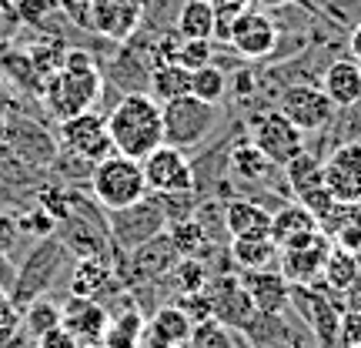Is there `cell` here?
Returning a JSON list of instances; mask_svg holds the SVG:
<instances>
[{
    "label": "cell",
    "instance_id": "cell-18",
    "mask_svg": "<svg viewBox=\"0 0 361 348\" xmlns=\"http://www.w3.org/2000/svg\"><path fill=\"white\" fill-rule=\"evenodd\" d=\"M241 282H245V292L258 315H281L291 305V284L284 282L281 271H271V268L245 271Z\"/></svg>",
    "mask_w": 361,
    "mask_h": 348
},
{
    "label": "cell",
    "instance_id": "cell-8",
    "mask_svg": "<svg viewBox=\"0 0 361 348\" xmlns=\"http://www.w3.org/2000/svg\"><path fill=\"white\" fill-rule=\"evenodd\" d=\"M57 141H61V151H71V155L84 157L90 164L114 155V141L107 134V121L101 114H94V111H84V114L61 121Z\"/></svg>",
    "mask_w": 361,
    "mask_h": 348
},
{
    "label": "cell",
    "instance_id": "cell-34",
    "mask_svg": "<svg viewBox=\"0 0 361 348\" xmlns=\"http://www.w3.org/2000/svg\"><path fill=\"white\" fill-rule=\"evenodd\" d=\"M168 278L174 282V288H180V295H197V292H204V284L211 275H207V268L197 258H180L178 265L171 268Z\"/></svg>",
    "mask_w": 361,
    "mask_h": 348
},
{
    "label": "cell",
    "instance_id": "cell-31",
    "mask_svg": "<svg viewBox=\"0 0 361 348\" xmlns=\"http://www.w3.org/2000/svg\"><path fill=\"white\" fill-rule=\"evenodd\" d=\"M231 171L241 181H247V184H258V181H268L271 178L274 164H271L268 157L261 155L251 141H245V144H238V148L231 151Z\"/></svg>",
    "mask_w": 361,
    "mask_h": 348
},
{
    "label": "cell",
    "instance_id": "cell-36",
    "mask_svg": "<svg viewBox=\"0 0 361 348\" xmlns=\"http://www.w3.org/2000/svg\"><path fill=\"white\" fill-rule=\"evenodd\" d=\"M188 342L191 348H231V328L214 318H204V322H194Z\"/></svg>",
    "mask_w": 361,
    "mask_h": 348
},
{
    "label": "cell",
    "instance_id": "cell-38",
    "mask_svg": "<svg viewBox=\"0 0 361 348\" xmlns=\"http://www.w3.org/2000/svg\"><path fill=\"white\" fill-rule=\"evenodd\" d=\"M13 218H17L20 234L34 238V241H40V238H51V234L57 232V221H54V215H47L44 208H34V211H24V215H13Z\"/></svg>",
    "mask_w": 361,
    "mask_h": 348
},
{
    "label": "cell",
    "instance_id": "cell-44",
    "mask_svg": "<svg viewBox=\"0 0 361 348\" xmlns=\"http://www.w3.org/2000/svg\"><path fill=\"white\" fill-rule=\"evenodd\" d=\"M348 51H351V61L361 67V24L351 30V37H348Z\"/></svg>",
    "mask_w": 361,
    "mask_h": 348
},
{
    "label": "cell",
    "instance_id": "cell-12",
    "mask_svg": "<svg viewBox=\"0 0 361 348\" xmlns=\"http://www.w3.org/2000/svg\"><path fill=\"white\" fill-rule=\"evenodd\" d=\"M151 194H188L194 191V168L180 148L161 144L141 161Z\"/></svg>",
    "mask_w": 361,
    "mask_h": 348
},
{
    "label": "cell",
    "instance_id": "cell-40",
    "mask_svg": "<svg viewBox=\"0 0 361 348\" xmlns=\"http://www.w3.org/2000/svg\"><path fill=\"white\" fill-rule=\"evenodd\" d=\"M207 4L214 7V17H218V34L214 37H224V27L231 24L241 11L251 7V0H207Z\"/></svg>",
    "mask_w": 361,
    "mask_h": 348
},
{
    "label": "cell",
    "instance_id": "cell-16",
    "mask_svg": "<svg viewBox=\"0 0 361 348\" xmlns=\"http://www.w3.org/2000/svg\"><path fill=\"white\" fill-rule=\"evenodd\" d=\"M107 318H111V311L94 298L71 295L61 305V325L78 338L80 345H101L104 332H107Z\"/></svg>",
    "mask_w": 361,
    "mask_h": 348
},
{
    "label": "cell",
    "instance_id": "cell-30",
    "mask_svg": "<svg viewBox=\"0 0 361 348\" xmlns=\"http://www.w3.org/2000/svg\"><path fill=\"white\" fill-rule=\"evenodd\" d=\"M20 311H24V315H20V328H24L30 338H40L44 332H51V328H57V325H61V305H57V301H51L47 295L27 301Z\"/></svg>",
    "mask_w": 361,
    "mask_h": 348
},
{
    "label": "cell",
    "instance_id": "cell-32",
    "mask_svg": "<svg viewBox=\"0 0 361 348\" xmlns=\"http://www.w3.org/2000/svg\"><path fill=\"white\" fill-rule=\"evenodd\" d=\"M191 94L197 101L218 107V104L224 101V94H228V78H224V71H218L214 64L201 67V71H191Z\"/></svg>",
    "mask_w": 361,
    "mask_h": 348
},
{
    "label": "cell",
    "instance_id": "cell-39",
    "mask_svg": "<svg viewBox=\"0 0 361 348\" xmlns=\"http://www.w3.org/2000/svg\"><path fill=\"white\" fill-rule=\"evenodd\" d=\"M361 345V308H345L341 325H338L335 348H358Z\"/></svg>",
    "mask_w": 361,
    "mask_h": 348
},
{
    "label": "cell",
    "instance_id": "cell-17",
    "mask_svg": "<svg viewBox=\"0 0 361 348\" xmlns=\"http://www.w3.org/2000/svg\"><path fill=\"white\" fill-rule=\"evenodd\" d=\"M331 238L324 232H318L308 245L301 248H284L278 255V265H281V275L288 284H314V278H322L324 258L331 251Z\"/></svg>",
    "mask_w": 361,
    "mask_h": 348
},
{
    "label": "cell",
    "instance_id": "cell-13",
    "mask_svg": "<svg viewBox=\"0 0 361 348\" xmlns=\"http://www.w3.org/2000/svg\"><path fill=\"white\" fill-rule=\"evenodd\" d=\"M180 261V251L171 241L168 228L161 234H154L151 241H144L141 248H134L124 255V268L117 271L121 282L128 284H141V282H154V278H168L171 268Z\"/></svg>",
    "mask_w": 361,
    "mask_h": 348
},
{
    "label": "cell",
    "instance_id": "cell-45",
    "mask_svg": "<svg viewBox=\"0 0 361 348\" xmlns=\"http://www.w3.org/2000/svg\"><path fill=\"white\" fill-rule=\"evenodd\" d=\"M261 7H284V4H295V0H258Z\"/></svg>",
    "mask_w": 361,
    "mask_h": 348
},
{
    "label": "cell",
    "instance_id": "cell-5",
    "mask_svg": "<svg viewBox=\"0 0 361 348\" xmlns=\"http://www.w3.org/2000/svg\"><path fill=\"white\" fill-rule=\"evenodd\" d=\"M168 228V211L161 198L144 194L141 201H134L128 208H117L107 215V234H111V245L114 251L128 255L134 248H141L144 241H151L154 234H161Z\"/></svg>",
    "mask_w": 361,
    "mask_h": 348
},
{
    "label": "cell",
    "instance_id": "cell-1",
    "mask_svg": "<svg viewBox=\"0 0 361 348\" xmlns=\"http://www.w3.org/2000/svg\"><path fill=\"white\" fill-rule=\"evenodd\" d=\"M107 134L114 141V151L134 161H144L154 148L164 144V121H161V104L151 94H128L114 104V111L104 117Z\"/></svg>",
    "mask_w": 361,
    "mask_h": 348
},
{
    "label": "cell",
    "instance_id": "cell-7",
    "mask_svg": "<svg viewBox=\"0 0 361 348\" xmlns=\"http://www.w3.org/2000/svg\"><path fill=\"white\" fill-rule=\"evenodd\" d=\"M247 141L268 157L274 168H284L291 157L305 151V134L281 114V111H264L251 121V138Z\"/></svg>",
    "mask_w": 361,
    "mask_h": 348
},
{
    "label": "cell",
    "instance_id": "cell-33",
    "mask_svg": "<svg viewBox=\"0 0 361 348\" xmlns=\"http://www.w3.org/2000/svg\"><path fill=\"white\" fill-rule=\"evenodd\" d=\"M168 234H171V241H174V248L180 251V258H194L207 241L204 224L197 218H180V224L168 228Z\"/></svg>",
    "mask_w": 361,
    "mask_h": 348
},
{
    "label": "cell",
    "instance_id": "cell-29",
    "mask_svg": "<svg viewBox=\"0 0 361 348\" xmlns=\"http://www.w3.org/2000/svg\"><path fill=\"white\" fill-rule=\"evenodd\" d=\"M284 178H288V188L295 191V201H298V198H301V194H308L311 188L324 184L322 157L308 155V151H301L298 157H291V161L284 164Z\"/></svg>",
    "mask_w": 361,
    "mask_h": 348
},
{
    "label": "cell",
    "instance_id": "cell-20",
    "mask_svg": "<svg viewBox=\"0 0 361 348\" xmlns=\"http://www.w3.org/2000/svg\"><path fill=\"white\" fill-rule=\"evenodd\" d=\"M322 232V224H318V218L311 215V211H305V208L298 205H284L281 211H274L271 215V241L281 248H301L308 245L314 234Z\"/></svg>",
    "mask_w": 361,
    "mask_h": 348
},
{
    "label": "cell",
    "instance_id": "cell-4",
    "mask_svg": "<svg viewBox=\"0 0 361 348\" xmlns=\"http://www.w3.org/2000/svg\"><path fill=\"white\" fill-rule=\"evenodd\" d=\"M71 251L61 238H40L37 245L30 248V255L24 258V265L13 271V284H11V301L17 308H24L27 301L47 295V288L54 284V278L61 275V268L67 265Z\"/></svg>",
    "mask_w": 361,
    "mask_h": 348
},
{
    "label": "cell",
    "instance_id": "cell-14",
    "mask_svg": "<svg viewBox=\"0 0 361 348\" xmlns=\"http://www.w3.org/2000/svg\"><path fill=\"white\" fill-rule=\"evenodd\" d=\"M228 47H234V54H241L245 61H261L274 51L278 44V27L264 11H241L231 24L224 27V37Z\"/></svg>",
    "mask_w": 361,
    "mask_h": 348
},
{
    "label": "cell",
    "instance_id": "cell-43",
    "mask_svg": "<svg viewBox=\"0 0 361 348\" xmlns=\"http://www.w3.org/2000/svg\"><path fill=\"white\" fill-rule=\"evenodd\" d=\"M61 7H64L67 17L78 27L90 30V0H61Z\"/></svg>",
    "mask_w": 361,
    "mask_h": 348
},
{
    "label": "cell",
    "instance_id": "cell-47",
    "mask_svg": "<svg viewBox=\"0 0 361 348\" xmlns=\"http://www.w3.org/2000/svg\"><path fill=\"white\" fill-rule=\"evenodd\" d=\"M358 208H361V201H358Z\"/></svg>",
    "mask_w": 361,
    "mask_h": 348
},
{
    "label": "cell",
    "instance_id": "cell-28",
    "mask_svg": "<svg viewBox=\"0 0 361 348\" xmlns=\"http://www.w3.org/2000/svg\"><path fill=\"white\" fill-rule=\"evenodd\" d=\"M358 275H361V258L351 255L345 248H331L328 258H324V268H322V278L328 282L331 292H351L358 284Z\"/></svg>",
    "mask_w": 361,
    "mask_h": 348
},
{
    "label": "cell",
    "instance_id": "cell-27",
    "mask_svg": "<svg viewBox=\"0 0 361 348\" xmlns=\"http://www.w3.org/2000/svg\"><path fill=\"white\" fill-rule=\"evenodd\" d=\"M278 255H281V248L271 241V234H261V238H231V261L245 271L274 268Z\"/></svg>",
    "mask_w": 361,
    "mask_h": 348
},
{
    "label": "cell",
    "instance_id": "cell-24",
    "mask_svg": "<svg viewBox=\"0 0 361 348\" xmlns=\"http://www.w3.org/2000/svg\"><path fill=\"white\" fill-rule=\"evenodd\" d=\"M174 34L180 40H211L218 34V17L207 0H184L174 17Z\"/></svg>",
    "mask_w": 361,
    "mask_h": 348
},
{
    "label": "cell",
    "instance_id": "cell-10",
    "mask_svg": "<svg viewBox=\"0 0 361 348\" xmlns=\"http://www.w3.org/2000/svg\"><path fill=\"white\" fill-rule=\"evenodd\" d=\"M291 305H295V308L301 311V318L308 322L318 348H335L345 305H338L335 298L324 295L322 288H314V284H291Z\"/></svg>",
    "mask_w": 361,
    "mask_h": 348
},
{
    "label": "cell",
    "instance_id": "cell-25",
    "mask_svg": "<svg viewBox=\"0 0 361 348\" xmlns=\"http://www.w3.org/2000/svg\"><path fill=\"white\" fill-rule=\"evenodd\" d=\"M144 328H147V318L134 308H121L117 315L107 318V332H104V348H141L144 342Z\"/></svg>",
    "mask_w": 361,
    "mask_h": 348
},
{
    "label": "cell",
    "instance_id": "cell-48",
    "mask_svg": "<svg viewBox=\"0 0 361 348\" xmlns=\"http://www.w3.org/2000/svg\"><path fill=\"white\" fill-rule=\"evenodd\" d=\"M358 348H361V345H358Z\"/></svg>",
    "mask_w": 361,
    "mask_h": 348
},
{
    "label": "cell",
    "instance_id": "cell-41",
    "mask_svg": "<svg viewBox=\"0 0 361 348\" xmlns=\"http://www.w3.org/2000/svg\"><path fill=\"white\" fill-rule=\"evenodd\" d=\"M20 241V228L13 215H0V258H11L13 245Z\"/></svg>",
    "mask_w": 361,
    "mask_h": 348
},
{
    "label": "cell",
    "instance_id": "cell-21",
    "mask_svg": "<svg viewBox=\"0 0 361 348\" xmlns=\"http://www.w3.org/2000/svg\"><path fill=\"white\" fill-rule=\"evenodd\" d=\"M194 322L184 315L180 305H164L154 311V318L144 328V338L151 342V348H180L188 345Z\"/></svg>",
    "mask_w": 361,
    "mask_h": 348
},
{
    "label": "cell",
    "instance_id": "cell-42",
    "mask_svg": "<svg viewBox=\"0 0 361 348\" xmlns=\"http://www.w3.org/2000/svg\"><path fill=\"white\" fill-rule=\"evenodd\" d=\"M34 342H37V348H80V342L67 332L64 325H57V328H51V332H44V335L34 338Z\"/></svg>",
    "mask_w": 361,
    "mask_h": 348
},
{
    "label": "cell",
    "instance_id": "cell-3",
    "mask_svg": "<svg viewBox=\"0 0 361 348\" xmlns=\"http://www.w3.org/2000/svg\"><path fill=\"white\" fill-rule=\"evenodd\" d=\"M87 184H90L94 201L101 208H107V211L128 208V205H134V201H141L144 194H151L147 191V181H144L141 161L117 155V151L94 164Z\"/></svg>",
    "mask_w": 361,
    "mask_h": 348
},
{
    "label": "cell",
    "instance_id": "cell-37",
    "mask_svg": "<svg viewBox=\"0 0 361 348\" xmlns=\"http://www.w3.org/2000/svg\"><path fill=\"white\" fill-rule=\"evenodd\" d=\"M328 238H331V245L335 248H345L351 255H361V208L348 218H341L335 228H328Z\"/></svg>",
    "mask_w": 361,
    "mask_h": 348
},
{
    "label": "cell",
    "instance_id": "cell-15",
    "mask_svg": "<svg viewBox=\"0 0 361 348\" xmlns=\"http://www.w3.org/2000/svg\"><path fill=\"white\" fill-rule=\"evenodd\" d=\"M324 188L331 191L338 205H358L361 201V141H348L335 148L328 161H322Z\"/></svg>",
    "mask_w": 361,
    "mask_h": 348
},
{
    "label": "cell",
    "instance_id": "cell-26",
    "mask_svg": "<svg viewBox=\"0 0 361 348\" xmlns=\"http://www.w3.org/2000/svg\"><path fill=\"white\" fill-rule=\"evenodd\" d=\"M147 88H151V97H154L157 104L178 101L184 94H191V71H184L178 61H161V64L151 71Z\"/></svg>",
    "mask_w": 361,
    "mask_h": 348
},
{
    "label": "cell",
    "instance_id": "cell-11",
    "mask_svg": "<svg viewBox=\"0 0 361 348\" xmlns=\"http://www.w3.org/2000/svg\"><path fill=\"white\" fill-rule=\"evenodd\" d=\"M278 111H281L301 134H314V131H322L331 124V117H335L338 107L331 104V97H328L318 84H291V88H284Z\"/></svg>",
    "mask_w": 361,
    "mask_h": 348
},
{
    "label": "cell",
    "instance_id": "cell-19",
    "mask_svg": "<svg viewBox=\"0 0 361 348\" xmlns=\"http://www.w3.org/2000/svg\"><path fill=\"white\" fill-rule=\"evenodd\" d=\"M121 284H124L121 275L107 258H80L74 265V275H71V295L101 301L104 295L121 292Z\"/></svg>",
    "mask_w": 361,
    "mask_h": 348
},
{
    "label": "cell",
    "instance_id": "cell-35",
    "mask_svg": "<svg viewBox=\"0 0 361 348\" xmlns=\"http://www.w3.org/2000/svg\"><path fill=\"white\" fill-rule=\"evenodd\" d=\"M211 57H214V44L211 40H178L171 61H178L184 71H201V67L211 64Z\"/></svg>",
    "mask_w": 361,
    "mask_h": 348
},
{
    "label": "cell",
    "instance_id": "cell-22",
    "mask_svg": "<svg viewBox=\"0 0 361 348\" xmlns=\"http://www.w3.org/2000/svg\"><path fill=\"white\" fill-rule=\"evenodd\" d=\"M322 90L331 97L335 107H341V111L361 104V67L355 64L351 57L331 61L328 71H324V78H322Z\"/></svg>",
    "mask_w": 361,
    "mask_h": 348
},
{
    "label": "cell",
    "instance_id": "cell-23",
    "mask_svg": "<svg viewBox=\"0 0 361 348\" xmlns=\"http://www.w3.org/2000/svg\"><path fill=\"white\" fill-rule=\"evenodd\" d=\"M224 228L231 238H261L271 234V211L258 205V201H231L224 208Z\"/></svg>",
    "mask_w": 361,
    "mask_h": 348
},
{
    "label": "cell",
    "instance_id": "cell-46",
    "mask_svg": "<svg viewBox=\"0 0 361 348\" xmlns=\"http://www.w3.org/2000/svg\"><path fill=\"white\" fill-rule=\"evenodd\" d=\"M80 348H104V345H80Z\"/></svg>",
    "mask_w": 361,
    "mask_h": 348
},
{
    "label": "cell",
    "instance_id": "cell-9",
    "mask_svg": "<svg viewBox=\"0 0 361 348\" xmlns=\"http://www.w3.org/2000/svg\"><path fill=\"white\" fill-rule=\"evenodd\" d=\"M204 301H207V315L214 322L228 325V328H251L255 322V305L245 292V282L238 275H218V278H207L204 284Z\"/></svg>",
    "mask_w": 361,
    "mask_h": 348
},
{
    "label": "cell",
    "instance_id": "cell-6",
    "mask_svg": "<svg viewBox=\"0 0 361 348\" xmlns=\"http://www.w3.org/2000/svg\"><path fill=\"white\" fill-rule=\"evenodd\" d=\"M161 121H164V144L171 148H197L218 124V107L197 101L194 94H184L178 101L161 104Z\"/></svg>",
    "mask_w": 361,
    "mask_h": 348
},
{
    "label": "cell",
    "instance_id": "cell-2",
    "mask_svg": "<svg viewBox=\"0 0 361 348\" xmlns=\"http://www.w3.org/2000/svg\"><path fill=\"white\" fill-rule=\"evenodd\" d=\"M101 90H104V78L97 64L84 51H71L64 54L61 67L47 78L44 104H47V111L57 121H67V117L90 111L97 104V97H101Z\"/></svg>",
    "mask_w": 361,
    "mask_h": 348
}]
</instances>
